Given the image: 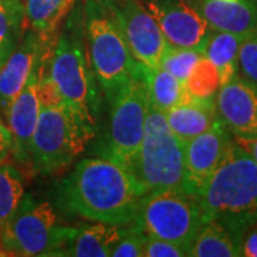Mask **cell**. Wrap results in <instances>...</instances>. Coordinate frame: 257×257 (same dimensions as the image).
Listing matches in <instances>:
<instances>
[{"mask_svg":"<svg viewBox=\"0 0 257 257\" xmlns=\"http://www.w3.org/2000/svg\"><path fill=\"white\" fill-rule=\"evenodd\" d=\"M146 193L126 167L107 157L83 159L59 184L64 210L89 221L132 224Z\"/></svg>","mask_w":257,"mask_h":257,"instance_id":"obj_1","label":"cell"},{"mask_svg":"<svg viewBox=\"0 0 257 257\" xmlns=\"http://www.w3.org/2000/svg\"><path fill=\"white\" fill-rule=\"evenodd\" d=\"M47 70L64 104L86 126L96 130L101 89L89 55L83 2L74 6L59 29Z\"/></svg>","mask_w":257,"mask_h":257,"instance_id":"obj_2","label":"cell"},{"mask_svg":"<svg viewBox=\"0 0 257 257\" xmlns=\"http://www.w3.org/2000/svg\"><path fill=\"white\" fill-rule=\"evenodd\" d=\"M197 202L203 223L220 221L240 243L257 221V163L234 139Z\"/></svg>","mask_w":257,"mask_h":257,"instance_id":"obj_3","label":"cell"},{"mask_svg":"<svg viewBox=\"0 0 257 257\" xmlns=\"http://www.w3.org/2000/svg\"><path fill=\"white\" fill-rule=\"evenodd\" d=\"M83 15L93 69L101 93L111 101L142 64L101 0H83Z\"/></svg>","mask_w":257,"mask_h":257,"instance_id":"obj_4","label":"cell"},{"mask_svg":"<svg viewBox=\"0 0 257 257\" xmlns=\"http://www.w3.org/2000/svg\"><path fill=\"white\" fill-rule=\"evenodd\" d=\"M94 130L86 126L66 104L42 107L30 146V173L57 175L86 150Z\"/></svg>","mask_w":257,"mask_h":257,"instance_id":"obj_5","label":"cell"},{"mask_svg":"<svg viewBox=\"0 0 257 257\" xmlns=\"http://www.w3.org/2000/svg\"><path fill=\"white\" fill-rule=\"evenodd\" d=\"M128 172L146 194L166 189L182 190L184 143L172 132L165 113L150 104L143 138Z\"/></svg>","mask_w":257,"mask_h":257,"instance_id":"obj_6","label":"cell"},{"mask_svg":"<svg viewBox=\"0 0 257 257\" xmlns=\"http://www.w3.org/2000/svg\"><path fill=\"white\" fill-rule=\"evenodd\" d=\"M70 226L59 224L52 203L25 194L19 209L0 229L3 256H62Z\"/></svg>","mask_w":257,"mask_h":257,"instance_id":"obj_7","label":"cell"},{"mask_svg":"<svg viewBox=\"0 0 257 257\" xmlns=\"http://www.w3.org/2000/svg\"><path fill=\"white\" fill-rule=\"evenodd\" d=\"M133 224L146 236L173 241L190 251L203 226L202 209L197 199L183 190H157L143 196Z\"/></svg>","mask_w":257,"mask_h":257,"instance_id":"obj_8","label":"cell"},{"mask_svg":"<svg viewBox=\"0 0 257 257\" xmlns=\"http://www.w3.org/2000/svg\"><path fill=\"white\" fill-rule=\"evenodd\" d=\"M109 103L110 121L103 152L107 159L128 170L143 138L149 113V89L143 66Z\"/></svg>","mask_w":257,"mask_h":257,"instance_id":"obj_9","label":"cell"},{"mask_svg":"<svg viewBox=\"0 0 257 257\" xmlns=\"http://www.w3.org/2000/svg\"><path fill=\"white\" fill-rule=\"evenodd\" d=\"M116 19L135 59L147 69L160 66L169 43L140 0H101Z\"/></svg>","mask_w":257,"mask_h":257,"instance_id":"obj_10","label":"cell"},{"mask_svg":"<svg viewBox=\"0 0 257 257\" xmlns=\"http://www.w3.org/2000/svg\"><path fill=\"white\" fill-rule=\"evenodd\" d=\"M153 16L169 46L206 49L213 29L193 8L190 0H140Z\"/></svg>","mask_w":257,"mask_h":257,"instance_id":"obj_11","label":"cell"},{"mask_svg":"<svg viewBox=\"0 0 257 257\" xmlns=\"http://www.w3.org/2000/svg\"><path fill=\"white\" fill-rule=\"evenodd\" d=\"M233 142V136L217 120L209 130L184 145V173L182 190L199 197L211 175L220 165L224 152Z\"/></svg>","mask_w":257,"mask_h":257,"instance_id":"obj_12","label":"cell"},{"mask_svg":"<svg viewBox=\"0 0 257 257\" xmlns=\"http://www.w3.org/2000/svg\"><path fill=\"white\" fill-rule=\"evenodd\" d=\"M50 55L52 53L45 56L42 62L37 64L33 73L30 74L28 83L25 84L22 92L19 93L18 97L13 100L5 117L10 128L12 138H13V153L10 159H13V163L18 166L25 175H32L30 173V146H32V138H33L40 109H42L39 96H37V86H39L40 76L49 63Z\"/></svg>","mask_w":257,"mask_h":257,"instance_id":"obj_13","label":"cell"},{"mask_svg":"<svg viewBox=\"0 0 257 257\" xmlns=\"http://www.w3.org/2000/svg\"><path fill=\"white\" fill-rule=\"evenodd\" d=\"M55 40L43 39L25 28L19 43L0 67V113L3 117H6L12 103L28 83L37 64L52 53Z\"/></svg>","mask_w":257,"mask_h":257,"instance_id":"obj_14","label":"cell"},{"mask_svg":"<svg viewBox=\"0 0 257 257\" xmlns=\"http://www.w3.org/2000/svg\"><path fill=\"white\" fill-rule=\"evenodd\" d=\"M216 111L234 140L257 136V87L240 73L220 86L216 94Z\"/></svg>","mask_w":257,"mask_h":257,"instance_id":"obj_15","label":"cell"},{"mask_svg":"<svg viewBox=\"0 0 257 257\" xmlns=\"http://www.w3.org/2000/svg\"><path fill=\"white\" fill-rule=\"evenodd\" d=\"M207 25L241 36L257 33V0H190Z\"/></svg>","mask_w":257,"mask_h":257,"instance_id":"obj_16","label":"cell"},{"mask_svg":"<svg viewBox=\"0 0 257 257\" xmlns=\"http://www.w3.org/2000/svg\"><path fill=\"white\" fill-rule=\"evenodd\" d=\"M128 226V224H127ZM127 226H117L101 221L70 226L62 256L107 257L124 234Z\"/></svg>","mask_w":257,"mask_h":257,"instance_id":"obj_17","label":"cell"},{"mask_svg":"<svg viewBox=\"0 0 257 257\" xmlns=\"http://www.w3.org/2000/svg\"><path fill=\"white\" fill-rule=\"evenodd\" d=\"M165 117L172 132L186 145L219 120L216 99H199L186 92L182 103L166 111Z\"/></svg>","mask_w":257,"mask_h":257,"instance_id":"obj_18","label":"cell"},{"mask_svg":"<svg viewBox=\"0 0 257 257\" xmlns=\"http://www.w3.org/2000/svg\"><path fill=\"white\" fill-rule=\"evenodd\" d=\"M79 2L83 0H22L25 28L55 40L64 19Z\"/></svg>","mask_w":257,"mask_h":257,"instance_id":"obj_19","label":"cell"},{"mask_svg":"<svg viewBox=\"0 0 257 257\" xmlns=\"http://www.w3.org/2000/svg\"><path fill=\"white\" fill-rule=\"evenodd\" d=\"M189 256L239 257L241 256V243L220 221H206L193 240Z\"/></svg>","mask_w":257,"mask_h":257,"instance_id":"obj_20","label":"cell"},{"mask_svg":"<svg viewBox=\"0 0 257 257\" xmlns=\"http://www.w3.org/2000/svg\"><path fill=\"white\" fill-rule=\"evenodd\" d=\"M246 36L229 32L213 30L206 43L204 55L217 67L220 74V86L239 74V52Z\"/></svg>","mask_w":257,"mask_h":257,"instance_id":"obj_21","label":"cell"},{"mask_svg":"<svg viewBox=\"0 0 257 257\" xmlns=\"http://www.w3.org/2000/svg\"><path fill=\"white\" fill-rule=\"evenodd\" d=\"M145 74L149 89L150 107L166 113L182 103L186 89L184 83L180 82L176 76L167 72L162 66L155 69L145 67Z\"/></svg>","mask_w":257,"mask_h":257,"instance_id":"obj_22","label":"cell"},{"mask_svg":"<svg viewBox=\"0 0 257 257\" xmlns=\"http://www.w3.org/2000/svg\"><path fill=\"white\" fill-rule=\"evenodd\" d=\"M26 175L15 163L0 165V229L13 217L25 197Z\"/></svg>","mask_w":257,"mask_h":257,"instance_id":"obj_23","label":"cell"},{"mask_svg":"<svg viewBox=\"0 0 257 257\" xmlns=\"http://www.w3.org/2000/svg\"><path fill=\"white\" fill-rule=\"evenodd\" d=\"M25 32L22 0H0V67Z\"/></svg>","mask_w":257,"mask_h":257,"instance_id":"obj_24","label":"cell"},{"mask_svg":"<svg viewBox=\"0 0 257 257\" xmlns=\"http://www.w3.org/2000/svg\"><path fill=\"white\" fill-rule=\"evenodd\" d=\"M184 89L199 99H216V94L220 89V74L206 55L202 56V59L193 67L184 82Z\"/></svg>","mask_w":257,"mask_h":257,"instance_id":"obj_25","label":"cell"},{"mask_svg":"<svg viewBox=\"0 0 257 257\" xmlns=\"http://www.w3.org/2000/svg\"><path fill=\"white\" fill-rule=\"evenodd\" d=\"M202 56H204V52L199 49L169 46L166 49L165 55L162 56L160 66L184 83L193 67L202 59Z\"/></svg>","mask_w":257,"mask_h":257,"instance_id":"obj_26","label":"cell"},{"mask_svg":"<svg viewBox=\"0 0 257 257\" xmlns=\"http://www.w3.org/2000/svg\"><path fill=\"white\" fill-rule=\"evenodd\" d=\"M146 234L132 223L128 224L124 234L113 247V257H143V246H145Z\"/></svg>","mask_w":257,"mask_h":257,"instance_id":"obj_27","label":"cell"},{"mask_svg":"<svg viewBox=\"0 0 257 257\" xmlns=\"http://www.w3.org/2000/svg\"><path fill=\"white\" fill-rule=\"evenodd\" d=\"M239 73L257 87V33L246 37L240 46Z\"/></svg>","mask_w":257,"mask_h":257,"instance_id":"obj_28","label":"cell"},{"mask_svg":"<svg viewBox=\"0 0 257 257\" xmlns=\"http://www.w3.org/2000/svg\"><path fill=\"white\" fill-rule=\"evenodd\" d=\"M189 256V250L182 244L159 237L146 236L143 246V257H184Z\"/></svg>","mask_w":257,"mask_h":257,"instance_id":"obj_29","label":"cell"},{"mask_svg":"<svg viewBox=\"0 0 257 257\" xmlns=\"http://www.w3.org/2000/svg\"><path fill=\"white\" fill-rule=\"evenodd\" d=\"M49 64V63H47ZM37 96L42 107H60L64 106V100L62 94L59 92V87L56 86L55 80L50 77L49 70H43V73L39 79V86H37Z\"/></svg>","mask_w":257,"mask_h":257,"instance_id":"obj_30","label":"cell"},{"mask_svg":"<svg viewBox=\"0 0 257 257\" xmlns=\"http://www.w3.org/2000/svg\"><path fill=\"white\" fill-rule=\"evenodd\" d=\"M13 153V138L5 117L0 113V165L8 162Z\"/></svg>","mask_w":257,"mask_h":257,"instance_id":"obj_31","label":"cell"},{"mask_svg":"<svg viewBox=\"0 0 257 257\" xmlns=\"http://www.w3.org/2000/svg\"><path fill=\"white\" fill-rule=\"evenodd\" d=\"M241 256L257 257V221L250 226L241 240Z\"/></svg>","mask_w":257,"mask_h":257,"instance_id":"obj_32","label":"cell"},{"mask_svg":"<svg viewBox=\"0 0 257 257\" xmlns=\"http://www.w3.org/2000/svg\"><path fill=\"white\" fill-rule=\"evenodd\" d=\"M236 142L247 150L250 156L253 157L257 163V136L254 139H250V140H236Z\"/></svg>","mask_w":257,"mask_h":257,"instance_id":"obj_33","label":"cell"}]
</instances>
